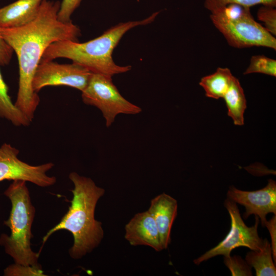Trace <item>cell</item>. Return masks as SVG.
Returning a JSON list of instances; mask_svg holds the SVG:
<instances>
[{
  "label": "cell",
  "instance_id": "18",
  "mask_svg": "<svg viewBox=\"0 0 276 276\" xmlns=\"http://www.w3.org/2000/svg\"><path fill=\"white\" fill-rule=\"evenodd\" d=\"M261 73L273 77L276 76V60L264 55H255L251 57L244 75Z\"/></svg>",
  "mask_w": 276,
  "mask_h": 276
},
{
  "label": "cell",
  "instance_id": "1",
  "mask_svg": "<svg viewBox=\"0 0 276 276\" xmlns=\"http://www.w3.org/2000/svg\"><path fill=\"white\" fill-rule=\"evenodd\" d=\"M59 1L43 0L37 17L31 22L16 28H0L1 34L16 54L19 66L16 107L32 122L40 103L32 86L33 77L43 54L53 42L78 41L80 30L72 21L58 19Z\"/></svg>",
  "mask_w": 276,
  "mask_h": 276
},
{
  "label": "cell",
  "instance_id": "9",
  "mask_svg": "<svg viewBox=\"0 0 276 276\" xmlns=\"http://www.w3.org/2000/svg\"><path fill=\"white\" fill-rule=\"evenodd\" d=\"M92 74L86 67L74 62L60 64L53 60L40 62L36 70L32 86L37 93L49 86H66L82 91Z\"/></svg>",
  "mask_w": 276,
  "mask_h": 276
},
{
  "label": "cell",
  "instance_id": "23",
  "mask_svg": "<svg viewBox=\"0 0 276 276\" xmlns=\"http://www.w3.org/2000/svg\"><path fill=\"white\" fill-rule=\"evenodd\" d=\"M82 0H62L58 13V19L63 22L72 21L71 16Z\"/></svg>",
  "mask_w": 276,
  "mask_h": 276
},
{
  "label": "cell",
  "instance_id": "13",
  "mask_svg": "<svg viewBox=\"0 0 276 276\" xmlns=\"http://www.w3.org/2000/svg\"><path fill=\"white\" fill-rule=\"evenodd\" d=\"M43 0H17L0 7V28L21 27L37 16Z\"/></svg>",
  "mask_w": 276,
  "mask_h": 276
},
{
  "label": "cell",
  "instance_id": "17",
  "mask_svg": "<svg viewBox=\"0 0 276 276\" xmlns=\"http://www.w3.org/2000/svg\"><path fill=\"white\" fill-rule=\"evenodd\" d=\"M0 117L15 126H28L31 121L15 105L8 94V87L0 71Z\"/></svg>",
  "mask_w": 276,
  "mask_h": 276
},
{
  "label": "cell",
  "instance_id": "22",
  "mask_svg": "<svg viewBox=\"0 0 276 276\" xmlns=\"http://www.w3.org/2000/svg\"><path fill=\"white\" fill-rule=\"evenodd\" d=\"M258 19L263 22L264 27L273 36L276 35V10L274 7L263 6L257 12Z\"/></svg>",
  "mask_w": 276,
  "mask_h": 276
},
{
  "label": "cell",
  "instance_id": "19",
  "mask_svg": "<svg viewBox=\"0 0 276 276\" xmlns=\"http://www.w3.org/2000/svg\"><path fill=\"white\" fill-rule=\"evenodd\" d=\"M232 4L248 8L259 4L275 7L276 0H204V6L206 9L212 12Z\"/></svg>",
  "mask_w": 276,
  "mask_h": 276
},
{
  "label": "cell",
  "instance_id": "6",
  "mask_svg": "<svg viewBox=\"0 0 276 276\" xmlns=\"http://www.w3.org/2000/svg\"><path fill=\"white\" fill-rule=\"evenodd\" d=\"M210 18L233 47H263L276 50L275 38L255 20L250 11L234 19H228L215 13H211Z\"/></svg>",
  "mask_w": 276,
  "mask_h": 276
},
{
  "label": "cell",
  "instance_id": "5",
  "mask_svg": "<svg viewBox=\"0 0 276 276\" xmlns=\"http://www.w3.org/2000/svg\"><path fill=\"white\" fill-rule=\"evenodd\" d=\"M84 103L98 108L109 127L119 114H137L142 108L125 99L112 81L111 77L93 73L89 82L82 91Z\"/></svg>",
  "mask_w": 276,
  "mask_h": 276
},
{
  "label": "cell",
  "instance_id": "12",
  "mask_svg": "<svg viewBox=\"0 0 276 276\" xmlns=\"http://www.w3.org/2000/svg\"><path fill=\"white\" fill-rule=\"evenodd\" d=\"M148 211L155 222L163 249H166L171 242V231L177 215V200L162 193L151 200Z\"/></svg>",
  "mask_w": 276,
  "mask_h": 276
},
{
  "label": "cell",
  "instance_id": "10",
  "mask_svg": "<svg viewBox=\"0 0 276 276\" xmlns=\"http://www.w3.org/2000/svg\"><path fill=\"white\" fill-rule=\"evenodd\" d=\"M227 196L228 199L245 207L243 216L244 219L254 214L260 219L262 226L267 221L268 214H276V183L272 179L268 180L264 188L254 191H242L231 186Z\"/></svg>",
  "mask_w": 276,
  "mask_h": 276
},
{
  "label": "cell",
  "instance_id": "16",
  "mask_svg": "<svg viewBox=\"0 0 276 276\" xmlns=\"http://www.w3.org/2000/svg\"><path fill=\"white\" fill-rule=\"evenodd\" d=\"M245 261L255 269L257 276L276 275L271 244L266 238L263 240V245L259 250H251L246 254Z\"/></svg>",
  "mask_w": 276,
  "mask_h": 276
},
{
  "label": "cell",
  "instance_id": "11",
  "mask_svg": "<svg viewBox=\"0 0 276 276\" xmlns=\"http://www.w3.org/2000/svg\"><path fill=\"white\" fill-rule=\"evenodd\" d=\"M125 229V238L131 245L148 246L157 251L163 249L155 222L148 211L136 214Z\"/></svg>",
  "mask_w": 276,
  "mask_h": 276
},
{
  "label": "cell",
  "instance_id": "4",
  "mask_svg": "<svg viewBox=\"0 0 276 276\" xmlns=\"http://www.w3.org/2000/svg\"><path fill=\"white\" fill-rule=\"evenodd\" d=\"M10 200L11 210L4 224L10 229V235L2 234L0 244L6 253L11 256L15 263L39 266V253L33 251L31 240L33 237L32 225L35 215L26 181L13 180L4 192Z\"/></svg>",
  "mask_w": 276,
  "mask_h": 276
},
{
  "label": "cell",
  "instance_id": "8",
  "mask_svg": "<svg viewBox=\"0 0 276 276\" xmlns=\"http://www.w3.org/2000/svg\"><path fill=\"white\" fill-rule=\"evenodd\" d=\"M19 151L5 143L0 147V182L5 180H21L40 187H48L56 182V178L47 172L54 166L49 162L37 166L31 165L18 157Z\"/></svg>",
  "mask_w": 276,
  "mask_h": 276
},
{
  "label": "cell",
  "instance_id": "2",
  "mask_svg": "<svg viewBox=\"0 0 276 276\" xmlns=\"http://www.w3.org/2000/svg\"><path fill=\"white\" fill-rule=\"evenodd\" d=\"M68 177L74 186L71 190L73 195L71 204L60 221L43 237L42 247L53 233L66 230L74 238L68 251L70 256L79 259L97 247L103 238L102 223L95 218V211L105 190L97 186L90 178L75 172H71Z\"/></svg>",
  "mask_w": 276,
  "mask_h": 276
},
{
  "label": "cell",
  "instance_id": "20",
  "mask_svg": "<svg viewBox=\"0 0 276 276\" xmlns=\"http://www.w3.org/2000/svg\"><path fill=\"white\" fill-rule=\"evenodd\" d=\"M224 263L232 276H251V267L239 256L224 257Z\"/></svg>",
  "mask_w": 276,
  "mask_h": 276
},
{
  "label": "cell",
  "instance_id": "14",
  "mask_svg": "<svg viewBox=\"0 0 276 276\" xmlns=\"http://www.w3.org/2000/svg\"><path fill=\"white\" fill-rule=\"evenodd\" d=\"M222 98L227 108V114L234 124L242 126L244 122V113L246 108V100L240 83L235 77Z\"/></svg>",
  "mask_w": 276,
  "mask_h": 276
},
{
  "label": "cell",
  "instance_id": "7",
  "mask_svg": "<svg viewBox=\"0 0 276 276\" xmlns=\"http://www.w3.org/2000/svg\"><path fill=\"white\" fill-rule=\"evenodd\" d=\"M224 206L231 220L230 231L217 245L194 260V263L196 265L217 256L228 257L233 249L240 246L257 250H259L263 245V240L259 237L258 232L259 218L255 216V224L249 227L242 220L236 203L227 198L224 201Z\"/></svg>",
  "mask_w": 276,
  "mask_h": 276
},
{
  "label": "cell",
  "instance_id": "3",
  "mask_svg": "<svg viewBox=\"0 0 276 276\" xmlns=\"http://www.w3.org/2000/svg\"><path fill=\"white\" fill-rule=\"evenodd\" d=\"M158 13H154L142 20L120 23L87 42L67 40L53 42L44 51L40 62L64 58L86 67L93 73L111 77L127 72L130 70V66H120L113 61L112 54L114 49L126 32L136 26L151 23Z\"/></svg>",
  "mask_w": 276,
  "mask_h": 276
},
{
  "label": "cell",
  "instance_id": "21",
  "mask_svg": "<svg viewBox=\"0 0 276 276\" xmlns=\"http://www.w3.org/2000/svg\"><path fill=\"white\" fill-rule=\"evenodd\" d=\"M6 276H45L41 266L24 265L14 263L4 270Z\"/></svg>",
  "mask_w": 276,
  "mask_h": 276
},
{
  "label": "cell",
  "instance_id": "15",
  "mask_svg": "<svg viewBox=\"0 0 276 276\" xmlns=\"http://www.w3.org/2000/svg\"><path fill=\"white\" fill-rule=\"evenodd\" d=\"M234 77L229 68L218 67L213 74L202 77L199 85L207 97L218 99L223 97Z\"/></svg>",
  "mask_w": 276,
  "mask_h": 276
},
{
  "label": "cell",
  "instance_id": "25",
  "mask_svg": "<svg viewBox=\"0 0 276 276\" xmlns=\"http://www.w3.org/2000/svg\"><path fill=\"white\" fill-rule=\"evenodd\" d=\"M270 235L271 242V247L272 250V258L274 263L276 262V216L273 215L269 220L266 221L264 224Z\"/></svg>",
  "mask_w": 276,
  "mask_h": 276
},
{
  "label": "cell",
  "instance_id": "24",
  "mask_svg": "<svg viewBox=\"0 0 276 276\" xmlns=\"http://www.w3.org/2000/svg\"><path fill=\"white\" fill-rule=\"evenodd\" d=\"M13 50L3 37L0 30V65L9 64L13 54Z\"/></svg>",
  "mask_w": 276,
  "mask_h": 276
}]
</instances>
